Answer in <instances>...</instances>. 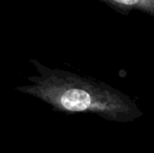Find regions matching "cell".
<instances>
[{"mask_svg":"<svg viewBox=\"0 0 154 153\" xmlns=\"http://www.w3.org/2000/svg\"><path fill=\"white\" fill-rule=\"evenodd\" d=\"M36 75L29 84L17 86L18 91L39 99L54 110L65 113H92L108 121L128 123L142 111L126 94L109 85L66 70L51 68L31 60Z\"/></svg>","mask_w":154,"mask_h":153,"instance_id":"1","label":"cell"},{"mask_svg":"<svg viewBox=\"0 0 154 153\" xmlns=\"http://www.w3.org/2000/svg\"><path fill=\"white\" fill-rule=\"evenodd\" d=\"M113 10L128 14L131 11H140L154 17V0H100Z\"/></svg>","mask_w":154,"mask_h":153,"instance_id":"2","label":"cell"}]
</instances>
